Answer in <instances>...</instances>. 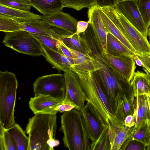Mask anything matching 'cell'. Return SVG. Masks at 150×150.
Instances as JSON below:
<instances>
[{
	"mask_svg": "<svg viewBox=\"0 0 150 150\" xmlns=\"http://www.w3.org/2000/svg\"><path fill=\"white\" fill-rule=\"evenodd\" d=\"M56 114L37 113L30 118L26 131L28 134V150H53L59 141L55 139Z\"/></svg>",
	"mask_w": 150,
	"mask_h": 150,
	"instance_id": "cell-1",
	"label": "cell"
},
{
	"mask_svg": "<svg viewBox=\"0 0 150 150\" xmlns=\"http://www.w3.org/2000/svg\"><path fill=\"white\" fill-rule=\"evenodd\" d=\"M64 145L69 150H90L91 143L80 110L74 108L61 116Z\"/></svg>",
	"mask_w": 150,
	"mask_h": 150,
	"instance_id": "cell-2",
	"label": "cell"
},
{
	"mask_svg": "<svg viewBox=\"0 0 150 150\" xmlns=\"http://www.w3.org/2000/svg\"><path fill=\"white\" fill-rule=\"evenodd\" d=\"M18 85L13 73L0 71V124L6 129L15 123L14 109Z\"/></svg>",
	"mask_w": 150,
	"mask_h": 150,
	"instance_id": "cell-3",
	"label": "cell"
},
{
	"mask_svg": "<svg viewBox=\"0 0 150 150\" xmlns=\"http://www.w3.org/2000/svg\"><path fill=\"white\" fill-rule=\"evenodd\" d=\"M93 56L97 60L100 67L99 70L96 72L102 89L114 112L115 102L118 96L122 97L124 95L134 96L132 87L130 84L126 83L120 80L100 59L97 53Z\"/></svg>",
	"mask_w": 150,
	"mask_h": 150,
	"instance_id": "cell-4",
	"label": "cell"
},
{
	"mask_svg": "<svg viewBox=\"0 0 150 150\" xmlns=\"http://www.w3.org/2000/svg\"><path fill=\"white\" fill-rule=\"evenodd\" d=\"M79 79L88 101L97 110L105 123L108 125L123 124L117 118L110 106L102 89L96 72L86 79Z\"/></svg>",
	"mask_w": 150,
	"mask_h": 150,
	"instance_id": "cell-5",
	"label": "cell"
},
{
	"mask_svg": "<svg viewBox=\"0 0 150 150\" xmlns=\"http://www.w3.org/2000/svg\"><path fill=\"white\" fill-rule=\"evenodd\" d=\"M100 7L115 25L137 53H150V45L147 38L116 11L113 6Z\"/></svg>",
	"mask_w": 150,
	"mask_h": 150,
	"instance_id": "cell-6",
	"label": "cell"
},
{
	"mask_svg": "<svg viewBox=\"0 0 150 150\" xmlns=\"http://www.w3.org/2000/svg\"><path fill=\"white\" fill-rule=\"evenodd\" d=\"M5 34L2 41L5 46L20 53L44 56L42 43L31 33L21 30Z\"/></svg>",
	"mask_w": 150,
	"mask_h": 150,
	"instance_id": "cell-7",
	"label": "cell"
},
{
	"mask_svg": "<svg viewBox=\"0 0 150 150\" xmlns=\"http://www.w3.org/2000/svg\"><path fill=\"white\" fill-rule=\"evenodd\" d=\"M97 53L120 80L130 84L136 68L133 57L127 55L114 56L106 52Z\"/></svg>",
	"mask_w": 150,
	"mask_h": 150,
	"instance_id": "cell-8",
	"label": "cell"
},
{
	"mask_svg": "<svg viewBox=\"0 0 150 150\" xmlns=\"http://www.w3.org/2000/svg\"><path fill=\"white\" fill-rule=\"evenodd\" d=\"M34 96L50 95L58 98L64 99L66 86L64 74H53L38 78L33 84Z\"/></svg>",
	"mask_w": 150,
	"mask_h": 150,
	"instance_id": "cell-9",
	"label": "cell"
},
{
	"mask_svg": "<svg viewBox=\"0 0 150 150\" xmlns=\"http://www.w3.org/2000/svg\"><path fill=\"white\" fill-rule=\"evenodd\" d=\"M138 0H117L114 6L117 12L122 14L147 38L149 29L146 26L137 4Z\"/></svg>",
	"mask_w": 150,
	"mask_h": 150,
	"instance_id": "cell-10",
	"label": "cell"
},
{
	"mask_svg": "<svg viewBox=\"0 0 150 150\" xmlns=\"http://www.w3.org/2000/svg\"><path fill=\"white\" fill-rule=\"evenodd\" d=\"M21 23V30L33 34L45 36L58 40L71 34L62 29L50 25L42 19L27 20L18 18Z\"/></svg>",
	"mask_w": 150,
	"mask_h": 150,
	"instance_id": "cell-11",
	"label": "cell"
},
{
	"mask_svg": "<svg viewBox=\"0 0 150 150\" xmlns=\"http://www.w3.org/2000/svg\"><path fill=\"white\" fill-rule=\"evenodd\" d=\"M67 47L71 54L73 60L70 70L76 73L79 78L86 79L99 70L98 63L94 56L86 55Z\"/></svg>",
	"mask_w": 150,
	"mask_h": 150,
	"instance_id": "cell-12",
	"label": "cell"
},
{
	"mask_svg": "<svg viewBox=\"0 0 150 150\" xmlns=\"http://www.w3.org/2000/svg\"><path fill=\"white\" fill-rule=\"evenodd\" d=\"M88 137L92 142L96 141L107 124L95 108L89 102L80 110Z\"/></svg>",
	"mask_w": 150,
	"mask_h": 150,
	"instance_id": "cell-13",
	"label": "cell"
},
{
	"mask_svg": "<svg viewBox=\"0 0 150 150\" xmlns=\"http://www.w3.org/2000/svg\"><path fill=\"white\" fill-rule=\"evenodd\" d=\"M88 23L92 36L100 53L106 52L107 34L99 11L96 5L88 8L87 12Z\"/></svg>",
	"mask_w": 150,
	"mask_h": 150,
	"instance_id": "cell-14",
	"label": "cell"
},
{
	"mask_svg": "<svg viewBox=\"0 0 150 150\" xmlns=\"http://www.w3.org/2000/svg\"><path fill=\"white\" fill-rule=\"evenodd\" d=\"M65 82L66 96L64 99L74 103L77 109L80 110L84 106L88 99L81 85L79 78L73 71L69 70L64 74Z\"/></svg>",
	"mask_w": 150,
	"mask_h": 150,
	"instance_id": "cell-15",
	"label": "cell"
},
{
	"mask_svg": "<svg viewBox=\"0 0 150 150\" xmlns=\"http://www.w3.org/2000/svg\"><path fill=\"white\" fill-rule=\"evenodd\" d=\"M64 99L54 97L50 95H38L31 97L29 102L30 109L34 114H56L55 108Z\"/></svg>",
	"mask_w": 150,
	"mask_h": 150,
	"instance_id": "cell-16",
	"label": "cell"
},
{
	"mask_svg": "<svg viewBox=\"0 0 150 150\" xmlns=\"http://www.w3.org/2000/svg\"><path fill=\"white\" fill-rule=\"evenodd\" d=\"M42 20L47 23L64 30L72 34L77 30L78 21L69 14L62 11L42 16Z\"/></svg>",
	"mask_w": 150,
	"mask_h": 150,
	"instance_id": "cell-17",
	"label": "cell"
},
{
	"mask_svg": "<svg viewBox=\"0 0 150 150\" xmlns=\"http://www.w3.org/2000/svg\"><path fill=\"white\" fill-rule=\"evenodd\" d=\"M108 125L110 150H120L124 142L131 135L134 127H127L124 124Z\"/></svg>",
	"mask_w": 150,
	"mask_h": 150,
	"instance_id": "cell-18",
	"label": "cell"
},
{
	"mask_svg": "<svg viewBox=\"0 0 150 150\" xmlns=\"http://www.w3.org/2000/svg\"><path fill=\"white\" fill-rule=\"evenodd\" d=\"M42 45L44 56L54 68L63 71L64 72L70 70L71 67L73 64V58L56 52L42 43Z\"/></svg>",
	"mask_w": 150,
	"mask_h": 150,
	"instance_id": "cell-19",
	"label": "cell"
},
{
	"mask_svg": "<svg viewBox=\"0 0 150 150\" xmlns=\"http://www.w3.org/2000/svg\"><path fill=\"white\" fill-rule=\"evenodd\" d=\"M85 38L84 33H74L63 37L62 41L68 48L86 55L93 56L91 47Z\"/></svg>",
	"mask_w": 150,
	"mask_h": 150,
	"instance_id": "cell-20",
	"label": "cell"
},
{
	"mask_svg": "<svg viewBox=\"0 0 150 150\" xmlns=\"http://www.w3.org/2000/svg\"><path fill=\"white\" fill-rule=\"evenodd\" d=\"M134 98V96L124 95L116 100L114 113L117 118L122 124H124L126 117L133 115L135 111Z\"/></svg>",
	"mask_w": 150,
	"mask_h": 150,
	"instance_id": "cell-21",
	"label": "cell"
},
{
	"mask_svg": "<svg viewBox=\"0 0 150 150\" xmlns=\"http://www.w3.org/2000/svg\"><path fill=\"white\" fill-rule=\"evenodd\" d=\"M135 98L140 95L150 96V79L148 75L142 72H135L130 82Z\"/></svg>",
	"mask_w": 150,
	"mask_h": 150,
	"instance_id": "cell-22",
	"label": "cell"
},
{
	"mask_svg": "<svg viewBox=\"0 0 150 150\" xmlns=\"http://www.w3.org/2000/svg\"><path fill=\"white\" fill-rule=\"evenodd\" d=\"M106 52L114 56H130L133 58L136 54L111 33H107Z\"/></svg>",
	"mask_w": 150,
	"mask_h": 150,
	"instance_id": "cell-23",
	"label": "cell"
},
{
	"mask_svg": "<svg viewBox=\"0 0 150 150\" xmlns=\"http://www.w3.org/2000/svg\"><path fill=\"white\" fill-rule=\"evenodd\" d=\"M99 11L107 33L114 36L135 54L137 53L115 25L99 7Z\"/></svg>",
	"mask_w": 150,
	"mask_h": 150,
	"instance_id": "cell-24",
	"label": "cell"
},
{
	"mask_svg": "<svg viewBox=\"0 0 150 150\" xmlns=\"http://www.w3.org/2000/svg\"><path fill=\"white\" fill-rule=\"evenodd\" d=\"M135 98L136 120L134 127L137 128L144 120H147L150 121V114L147 95H139Z\"/></svg>",
	"mask_w": 150,
	"mask_h": 150,
	"instance_id": "cell-25",
	"label": "cell"
},
{
	"mask_svg": "<svg viewBox=\"0 0 150 150\" xmlns=\"http://www.w3.org/2000/svg\"><path fill=\"white\" fill-rule=\"evenodd\" d=\"M32 6L43 15L62 11V0H31Z\"/></svg>",
	"mask_w": 150,
	"mask_h": 150,
	"instance_id": "cell-26",
	"label": "cell"
},
{
	"mask_svg": "<svg viewBox=\"0 0 150 150\" xmlns=\"http://www.w3.org/2000/svg\"><path fill=\"white\" fill-rule=\"evenodd\" d=\"M6 130L14 142L16 150H28L29 142L28 137L19 125L15 123Z\"/></svg>",
	"mask_w": 150,
	"mask_h": 150,
	"instance_id": "cell-27",
	"label": "cell"
},
{
	"mask_svg": "<svg viewBox=\"0 0 150 150\" xmlns=\"http://www.w3.org/2000/svg\"><path fill=\"white\" fill-rule=\"evenodd\" d=\"M0 13L27 20L42 19V16L30 11L11 8L0 4Z\"/></svg>",
	"mask_w": 150,
	"mask_h": 150,
	"instance_id": "cell-28",
	"label": "cell"
},
{
	"mask_svg": "<svg viewBox=\"0 0 150 150\" xmlns=\"http://www.w3.org/2000/svg\"><path fill=\"white\" fill-rule=\"evenodd\" d=\"M130 136L133 139L144 143L147 146L150 136V121L145 120L138 128L134 127Z\"/></svg>",
	"mask_w": 150,
	"mask_h": 150,
	"instance_id": "cell-29",
	"label": "cell"
},
{
	"mask_svg": "<svg viewBox=\"0 0 150 150\" xmlns=\"http://www.w3.org/2000/svg\"><path fill=\"white\" fill-rule=\"evenodd\" d=\"M21 23L16 18L0 13V31L13 32L21 30Z\"/></svg>",
	"mask_w": 150,
	"mask_h": 150,
	"instance_id": "cell-30",
	"label": "cell"
},
{
	"mask_svg": "<svg viewBox=\"0 0 150 150\" xmlns=\"http://www.w3.org/2000/svg\"><path fill=\"white\" fill-rule=\"evenodd\" d=\"M109 126L106 124L97 139L91 143L90 150H110Z\"/></svg>",
	"mask_w": 150,
	"mask_h": 150,
	"instance_id": "cell-31",
	"label": "cell"
},
{
	"mask_svg": "<svg viewBox=\"0 0 150 150\" xmlns=\"http://www.w3.org/2000/svg\"><path fill=\"white\" fill-rule=\"evenodd\" d=\"M63 7L73 8L77 11L96 5V0H62Z\"/></svg>",
	"mask_w": 150,
	"mask_h": 150,
	"instance_id": "cell-32",
	"label": "cell"
},
{
	"mask_svg": "<svg viewBox=\"0 0 150 150\" xmlns=\"http://www.w3.org/2000/svg\"><path fill=\"white\" fill-rule=\"evenodd\" d=\"M0 150H16L14 142L7 130L0 124Z\"/></svg>",
	"mask_w": 150,
	"mask_h": 150,
	"instance_id": "cell-33",
	"label": "cell"
},
{
	"mask_svg": "<svg viewBox=\"0 0 150 150\" xmlns=\"http://www.w3.org/2000/svg\"><path fill=\"white\" fill-rule=\"evenodd\" d=\"M40 42L50 49L63 54L59 45L60 40L50 37L32 33Z\"/></svg>",
	"mask_w": 150,
	"mask_h": 150,
	"instance_id": "cell-34",
	"label": "cell"
},
{
	"mask_svg": "<svg viewBox=\"0 0 150 150\" xmlns=\"http://www.w3.org/2000/svg\"><path fill=\"white\" fill-rule=\"evenodd\" d=\"M0 4L11 8L30 11L32 6L25 0H0Z\"/></svg>",
	"mask_w": 150,
	"mask_h": 150,
	"instance_id": "cell-35",
	"label": "cell"
},
{
	"mask_svg": "<svg viewBox=\"0 0 150 150\" xmlns=\"http://www.w3.org/2000/svg\"><path fill=\"white\" fill-rule=\"evenodd\" d=\"M137 4L144 22L149 28L150 26V0H138Z\"/></svg>",
	"mask_w": 150,
	"mask_h": 150,
	"instance_id": "cell-36",
	"label": "cell"
},
{
	"mask_svg": "<svg viewBox=\"0 0 150 150\" xmlns=\"http://www.w3.org/2000/svg\"><path fill=\"white\" fill-rule=\"evenodd\" d=\"M146 148V144L133 139L130 135L124 142L120 150H145Z\"/></svg>",
	"mask_w": 150,
	"mask_h": 150,
	"instance_id": "cell-37",
	"label": "cell"
},
{
	"mask_svg": "<svg viewBox=\"0 0 150 150\" xmlns=\"http://www.w3.org/2000/svg\"><path fill=\"white\" fill-rule=\"evenodd\" d=\"M74 108L77 109L76 105L74 103L68 99H64L62 102L57 107L55 110L58 112H62L70 111Z\"/></svg>",
	"mask_w": 150,
	"mask_h": 150,
	"instance_id": "cell-38",
	"label": "cell"
},
{
	"mask_svg": "<svg viewBox=\"0 0 150 150\" xmlns=\"http://www.w3.org/2000/svg\"><path fill=\"white\" fill-rule=\"evenodd\" d=\"M136 120V115L135 110L133 115H128L126 117L124 121V125L128 127H134L135 125Z\"/></svg>",
	"mask_w": 150,
	"mask_h": 150,
	"instance_id": "cell-39",
	"label": "cell"
},
{
	"mask_svg": "<svg viewBox=\"0 0 150 150\" xmlns=\"http://www.w3.org/2000/svg\"><path fill=\"white\" fill-rule=\"evenodd\" d=\"M136 54L142 62L144 67L150 69V53H137Z\"/></svg>",
	"mask_w": 150,
	"mask_h": 150,
	"instance_id": "cell-40",
	"label": "cell"
},
{
	"mask_svg": "<svg viewBox=\"0 0 150 150\" xmlns=\"http://www.w3.org/2000/svg\"><path fill=\"white\" fill-rule=\"evenodd\" d=\"M89 21H78L77 30L75 34H79L84 33L87 29Z\"/></svg>",
	"mask_w": 150,
	"mask_h": 150,
	"instance_id": "cell-41",
	"label": "cell"
},
{
	"mask_svg": "<svg viewBox=\"0 0 150 150\" xmlns=\"http://www.w3.org/2000/svg\"><path fill=\"white\" fill-rule=\"evenodd\" d=\"M96 5L100 7L113 6L117 0H96Z\"/></svg>",
	"mask_w": 150,
	"mask_h": 150,
	"instance_id": "cell-42",
	"label": "cell"
},
{
	"mask_svg": "<svg viewBox=\"0 0 150 150\" xmlns=\"http://www.w3.org/2000/svg\"><path fill=\"white\" fill-rule=\"evenodd\" d=\"M59 45L62 52L64 55L67 57L73 58L70 52L62 41H59Z\"/></svg>",
	"mask_w": 150,
	"mask_h": 150,
	"instance_id": "cell-43",
	"label": "cell"
},
{
	"mask_svg": "<svg viewBox=\"0 0 150 150\" xmlns=\"http://www.w3.org/2000/svg\"><path fill=\"white\" fill-rule=\"evenodd\" d=\"M134 59L135 62V64L137 66L143 67H145L144 65L142 62L137 55L134 58Z\"/></svg>",
	"mask_w": 150,
	"mask_h": 150,
	"instance_id": "cell-44",
	"label": "cell"
},
{
	"mask_svg": "<svg viewBox=\"0 0 150 150\" xmlns=\"http://www.w3.org/2000/svg\"><path fill=\"white\" fill-rule=\"evenodd\" d=\"M143 69L150 79V69L144 67H143Z\"/></svg>",
	"mask_w": 150,
	"mask_h": 150,
	"instance_id": "cell-45",
	"label": "cell"
},
{
	"mask_svg": "<svg viewBox=\"0 0 150 150\" xmlns=\"http://www.w3.org/2000/svg\"><path fill=\"white\" fill-rule=\"evenodd\" d=\"M150 114V96L147 95Z\"/></svg>",
	"mask_w": 150,
	"mask_h": 150,
	"instance_id": "cell-46",
	"label": "cell"
},
{
	"mask_svg": "<svg viewBox=\"0 0 150 150\" xmlns=\"http://www.w3.org/2000/svg\"><path fill=\"white\" fill-rule=\"evenodd\" d=\"M146 150H150V136L149 143L146 146Z\"/></svg>",
	"mask_w": 150,
	"mask_h": 150,
	"instance_id": "cell-47",
	"label": "cell"
},
{
	"mask_svg": "<svg viewBox=\"0 0 150 150\" xmlns=\"http://www.w3.org/2000/svg\"><path fill=\"white\" fill-rule=\"evenodd\" d=\"M148 35L149 36V44L150 45V26H149V29L148 31Z\"/></svg>",
	"mask_w": 150,
	"mask_h": 150,
	"instance_id": "cell-48",
	"label": "cell"
},
{
	"mask_svg": "<svg viewBox=\"0 0 150 150\" xmlns=\"http://www.w3.org/2000/svg\"><path fill=\"white\" fill-rule=\"evenodd\" d=\"M25 0L27 1H28L29 2H30V1L31 0Z\"/></svg>",
	"mask_w": 150,
	"mask_h": 150,
	"instance_id": "cell-49",
	"label": "cell"
}]
</instances>
